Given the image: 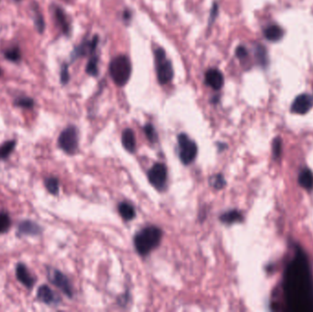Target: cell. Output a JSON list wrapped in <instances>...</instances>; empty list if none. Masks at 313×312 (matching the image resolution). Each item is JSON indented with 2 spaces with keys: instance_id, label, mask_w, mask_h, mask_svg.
Returning <instances> with one entry per match:
<instances>
[{
  "instance_id": "cell-17",
  "label": "cell",
  "mask_w": 313,
  "mask_h": 312,
  "mask_svg": "<svg viewBox=\"0 0 313 312\" xmlns=\"http://www.w3.org/2000/svg\"><path fill=\"white\" fill-rule=\"evenodd\" d=\"M243 214L237 210H231L220 216V221L225 225H232L235 223H240L243 221Z\"/></svg>"
},
{
  "instance_id": "cell-35",
  "label": "cell",
  "mask_w": 313,
  "mask_h": 312,
  "mask_svg": "<svg viewBox=\"0 0 313 312\" xmlns=\"http://www.w3.org/2000/svg\"><path fill=\"white\" fill-rule=\"evenodd\" d=\"M130 16H131V14L129 13V11H125V13H124V17H125L126 19H128V18H130Z\"/></svg>"
},
{
  "instance_id": "cell-15",
  "label": "cell",
  "mask_w": 313,
  "mask_h": 312,
  "mask_svg": "<svg viewBox=\"0 0 313 312\" xmlns=\"http://www.w3.org/2000/svg\"><path fill=\"white\" fill-rule=\"evenodd\" d=\"M264 36L269 41H279L284 36V30L279 25H270L264 30Z\"/></svg>"
},
{
  "instance_id": "cell-12",
  "label": "cell",
  "mask_w": 313,
  "mask_h": 312,
  "mask_svg": "<svg viewBox=\"0 0 313 312\" xmlns=\"http://www.w3.org/2000/svg\"><path fill=\"white\" fill-rule=\"evenodd\" d=\"M17 232L21 236H36L42 233V228L37 223L26 220L19 224Z\"/></svg>"
},
{
  "instance_id": "cell-29",
  "label": "cell",
  "mask_w": 313,
  "mask_h": 312,
  "mask_svg": "<svg viewBox=\"0 0 313 312\" xmlns=\"http://www.w3.org/2000/svg\"><path fill=\"white\" fill-rule=\"evenodd\" d=\"M35 26L37 27L39 33H42L45 28V23H44L43 16L38 12V9H35Z\"/></svg>"
},
{
  "instance_id": "cell-13",
  "label": "cell",
  "mask_w": 313,
  "mask_h": 312,
  "mask_svg": "<svg viewBox=\"0 0 313 312\" xmlns=\"http://www.w3.org/2000/svg\"><path fill=\"white\" fill-rule=\"evenodd\" d=\"M16 276L17 280L27 289H31L34 286L35 279L29 274L27 267L24 264L18 263L16 265Z\"/></svg>"
},
{
  "instance_id": "cell-16",
  "label": "cell",
  "mask_w": 313,
  "mask_h": 312,
  "mask_svg": "<svg viewBox=\"0 0 313 312\" xmlns=\"http://www.w3.org/2000/svg\"><path fill=\"white\" fill-rule=\"evenodd\" d=\"M299 183L302 188L307 191L313 190V171L307 168L303 169L299 175Z\"/></svg>"
},
{
  "instance_id": "cell-4",
  "label": "cell",
  "mask_w": 313,
  "mask_h": 312,
  "mask_svg": "<svg viewBox=\"0 0 313 312\" xmlns=\"http://www.w3.org/2000/svg\"><path fill=\"white\" fill-rule=\"evenodd\" d=\"M178 146L181 162L184 165L192 163L198 153L196 143L188 137V135L181 133L178 136Z\"/></svg>"
},
{
  "instance_id": "cell-10",
  "label": "cell",
  "mask_w": 313,
  "mask_h": 312,
  "mask_svg": "<svg viewBox=\"0 0 313 312\" xmlns=\"http://www.w3.org/2000/svg\"><path fill=\"white\" fill-rule=\"evenodd\" d=\"M37 298L38 301L45 303L46 305H58L60 302V298L49 286H40L37 291Z\"/></svg>"
},
{
  "instance_id": "cell-18",
  "label": "cell",
  "mask_w": 313,
  "mask_h": 312,
  "mask_svg": "<svg viewBox=\"0 0 313 312\" xmlns=\"http://www.w3.org/2000/svg\"><path fill=\"white\" fill-rule=\"evenodd\" d=\"M55 16H56V20L58 22L59 26H60L62 32L64 33L65 35H69L70 34V24L67 20V17H66L65 13L63 12V10L60 8V7H57L55 9Z\"/></svg>"
},
{
  "instance_id": "cell-6",
  "label": "cell",
  "mask_w": 313,
  "mask_h": 312,
  "mask_svg": "<svg viewBox=\"0 0 313 312\" xmlns=\"http://www.w3.org/2000/svg\"><path fill=\"white\" fill-rule=\"evenodd\" d=\"M48 278L49 280L56 286L60 291H62L66 296L71 299L73 296V291H72V287H71L70 280H68V278L65 275L61 273L60 270L58 269L49 268L48 269Z\"/></svg>"
},
{
  "instance_id": "cell-8",
  "label": "cell",
  "mask_w": 313,
  "mask_h": 312,
  "mask_svg": "<svg viewBox=\"0 0 313 312\" xmlns=\"http://www.w3.org/2000/svg\"><path fill=\"white\" fill-rule=\"evenodd\" d=\"M313 98L307 93L297 96L291 105V112L298 115H305L313 108Z\"/></svg>"
},
{
  "instance_id": "cell-23",
  "label": "cell",
  "mask_w": 313,
  "mask_h": 312,
  "mask_svg": "<svg viewBox=\"0 0 313 312\" xmlns=\"http://www.w3.org/2000/svg\"><path fill=\"white\" fill-rule=\"evenodd\" d=\"M210 185L215 190H222L226 185L225 177L222 174H214L209 179Z\"/></svg>"
},
{
  "instance_id": "cell-7",
  "label": "cell",
  "mask_w": 313,
  "mask_h": 312,
  "mask_svg": "<svg viewBox=\"0 0 313 312\" xmlns=\"http://www.w3.org/2000/svg\"><path fill=\"white\" fill-rule=\"evenodd\" d=\"M148 181L158 191L164 190L168 177L167 167L163 163H156L148 171Z\"/></svg>"
},
{
  "instance_id": "cell-36",
  "label": "cell",
  "mask_w": 313,
  "mask_h": 312,
  "mask_svg": "<svg viewBox=\"0 0 313 312\" xmlns=\"http://www.w3.org/2000/svg\"><path fill=\"white\" fill-rule=\"evenodd\" d=\"M0 73H1V71H0Z\"/></svg>"
},
{
  "instance_id": "cell-26",
  "label": "cell",
  "mask_w": 313,
  "mask_h": 312,
  "mask_svg": "<svg viewBox=\"0 0 313 312\" xmlns=\"http://www.w3.org/2000/svg\"><path fill=\"white\" fill-rule=\"evenodd\" d=\"M143 129H144V132H145L146 136H147L148 140H149L150 142H157V140H158V133L156 131V129H155L153 125L147 124L146 126H144Z\"/></svg>"
},
{
  "instance_id": "cell-27",
  "label": "cell",
  "mask_w": 313,
  "mask_h": 312,
  "mask_svg": "<svg viewBox=\"0 0 313 312\" xmlns=\"http://www.w3.org/2000/svg\"><path fill=\"white\" fill-rule=\"evenodd\" d=\"M5 59H7L10 61H17L20 59L21 55H20V50L17 47H13L11 49L5 50Z\"/></svg>"
},
{
  "instance_id": "cell-3",
  "label": "cell",
  "mask_w": 313,
  "mask_h": 312,
  "mask_svg": "<svg viewBox=\"0 0 313 312\" xmlns=\"http://www.w3.org/2000/svg\"><path fill=\"white\" fill-rule=\"evenodd\" d=\"M131 71V62L125 55L116 56L110 62V75L118 86H124L128 82Z\"/></svg>"
},
{
  "instance_id": "cell-2",
  "label": "cell",
  "mask_w": 313,
  "mask_h": 312,
  "mask_svg": "<svg viewBox=\"0 0 313 312\" xmlns=\"http://www.w3.org/2000/svg\"><path fill=\"white\" fill-rule=\"evenodd\" d=\"M162 238V231L159 227L149 225L139 231L134 237V245L137 252L146 257L155 248L159 247Z\"/></svg>"
},
{
  "instance_id": "cell-30",
  "label": "cell",
  "mask_w": 313,
  "mask_h": 312,
  "mask_svg": "<svg viewBox=\"0 0 313 312\" xmlns=\"http://www.w3.org/2000/svg\"><path fill=\"white\" fill-rule=\"evenodd\" d=\"M70 75H69V70H68V65L63 64L61 67V71H60V82L62 84H66L69 82Z\"/></svg>"
},
{
  "instance_id": "cell-28",
  "label": "cell",
  "mask_w": 313,
  "mask_h": 312,
  "mask_svg": "<svg viewBox=\"0 0 313 312\" xmlns=\"http://www.w3.org/2000/svg\"><path fill=\"white\" fill-rule=\"evenodd\" d=\"M14 104L18 107L29 109L34 106V101H33V99L29 98V97H19V98L16 99Z\"/></svg>"
},
{
  "instance_id": "cell-20",
  "label": "cell",
  "mask_w": 313,
  "mask_h": 312,
  "mask_svg": "<svg viewBox=\"0 0 313 312\" xmlns=\"http://www.w3.org/2000/svg\"><path fill=\"white\" fill-rule=\"evenodd\" d=\"M255 56H256L258 64L261 67L266 68L269 66V55H268L267 49L264 46L258 44L255 49Z\"/></svg>"
},
{
  "instance_id": "cell-31",
  "label": "cell",
  "mask_w": 313,
  "mask_h": 312,
  "mask_svg": "<svg viewBox=\"0 0 313 312\" xmlns=\"http://www.w3.org/2000/svg\"><path fill=\"white\" fill-rule=\"evenodd\" d=\"M280 153H281V139L280 137H277L273 142V154H274L275 158L276 159L279 158Z\"/></svg>"
},
{
  "instance_id": "cell-21",
  "label": "cell",
  "mask_w": 313,
  "mask_h": 312,
  "mask_svg": "<svg viewBox=\"0 0 313 312\" xmlns=\"http://www.w3.org/2000/svg\"><path fill=\"white\" fill-rule=\"evenodd\" d=\"M44 184H45V187L47 188V190H48V192H49V193H51V194L54 195V196L59 194L60 184H59V181H58L57 178L49 177V178L45 179Z\"/></svg>"
},
{
  "instance_id": "cell-24",
  "label": "cell",
  "mask_w": 313,
  "mask_h": 312,
  "mask_svg": "<svg viewBox=\"0 0 313 312\" xmlns=\"http://www.w3.org/2000/svg\"><path fill=\"white\" fill-rule=\"evenodd\" d=\"M97 65H98V58H97V56H93L89 60L87 66H86V72L88 74H90L92 76H96L98 73Z\"/></svg>"
},
{
  "instance_id": "cell-22",
  "label": "cell",
  "mask_w": 313,
  "mask_h": 312,
  "mask_svg": "<svg viewBox=\"0 0 313 312\" xmlns=\"http://www.w3.org/2000/svg\"><path fill=\"white\" fill-rule=\"evenodd\" d=\"M16 147V141L10 140L4 143L0 147V159H5L12 153L14 148Z\"/></svg>"
},
{
  "instance_id": "cell-14",
  "label": "cell",
  "mask_w": 313,
  "mask_h": 312,
  "mask_svg": "<svg viewBox=\"0 0 313 312\" xmlns=\"http://www.w3.org/2000/svg\"><path fill=\"white\" fill-rule=\"evenodd\" d=\"M122 144L128 152L134 153L136 151V137L130 128H126L122 133Z\"/></svg>"
},
{
  "instance_id": "cell-34",
  "label": "cell",
  "mask_w": 313,
  "mask_h": 312,
  "mask_svg": "<svg viewBox=\"0 0 313 312\" xmlns=\"http://www.w3.org/2000/svg\"><path fill=\"white\" fill-rule=\"evenodd\" d=\"M217 13H218V5H217V3H214L213 7H212V10H211V16H210V19H209L210 24H212L215 20Z\"/></svg>"
},
{
  "instance_id": "cell-9",
  "label": "cell",
  "mask_w": 313,
  "mask_h": 312,
  "mask_svg": "<svg viewBox=\"0 0 313 312\" xmlns=\"http://www.w3.org/2000/svg\"><path fill=\"white\" fill-rule=\"evenodd\" d=\"M157 76L160 84H167L173 78V67L170 60H161L157 62Z\"/></svg>"
},
{
  "instance_id": "cell-1",
  "label": "cell",
  "mask_w": 313,
  "mask_h": 312,
  "mask_svg": "<svg viewBox=\"0 0 313 312\" xmlns=\"http://www.w3.org/2000/svg\"><path fill=\"white\" fill-rule=\"evenodd\" d=\"M284 294L290 312H313V276L307 255L297 248L295 258L286 269Z\"/></svg>"
},
{
  "instance_id": "cell-33",
  "label": "cell",
  "mask_w": 313,
  "mask_h": 312,
  "mask_svg": "<svg viewBox=\"0 0 313 312\" xmlns=\"http://www.w3.org/2000/svg\"><path fill=\"white\" fill-rule=\"evenodd\" d=\"M155 57H156V62H159V61L165 60L166 59V53H165L164 49H161V48L156 49Z\"/></svg>"
},
{
  "instance_id": "cell-5",
  "label": "cell",
  "mask_w": 313,
  "mask_h": 312,
  "mask_svg": "<svg viewBox=\"0 0 313 312\" xmlns=\"http://www.w3.org/2000/svg\"><path fill=\"white\" fill-rule=\"evenodd\" d=\"M58 144L65 153L69 155L76 153L79 144L78 130L74 126H69L66 127L63 131L60 133L58 139Z\"/></svg>"
},
{
  "instance_id": "cell-11",
  "label": "cell",
  "mask_w": 313,
  "mask_h": 312,
  "mask_svg": "<svg viewBox=\"0 0 313 312\" xmlns=\"http://www.w3.org/2000/svg\"><path fill=\"white\" fill-rule=\"evenodd\" d=\"M205 82L214 90H220L224 85V75L217 69H210L205 73Z\"/></svg>"
},
{
  "instance_id": "cell-19",
  "label": "cell",
  "mask_w": 313,
  "mask_h": 312,
  "mask_svg": "<svg viewBox=\"0 0 313 312\" xmlns=\"http://www.w3.org/2000/svg\"><path fill=\"white\" fill-rule=\"evenodd\" d=\"M118 212L122 216V218L126 221H131L136 216V211L133 207V205L126 202L121 203L118 205Z\"/></svg>"
},
{
  "instance_id": "cell-25",
  "label": "cell",
  "mask_w": 313,
  "mask_h": 312,
  "mask_svg": "<svg viewBox=\"0 0 313 312\" xmlns=\"http://www.w3.org/2000/svg\"><path fill=\"white\" fill-rule=\"evenodd\" d=\"M10 218L8 214L4 212L0 213V234H4L10 227Z\"/></svg>"
},
{
  "instance_id": "cell-32",
  "label": "cell",
  "mask_w": 313,
  "mask_h": 312,
  "mask_svg": "<svg viewBox=\"0 0 313 312\" xmlns=\"http://www.w3.org/2000/svg\"><path fill=\"white\" fill-rule=\"evenodd\" d=\"M236 54L240 60H243V59L247 58V55H248V51H247L246 47L239 46V47H237V49H236Z\"/></svg>"
}]
</instances>
